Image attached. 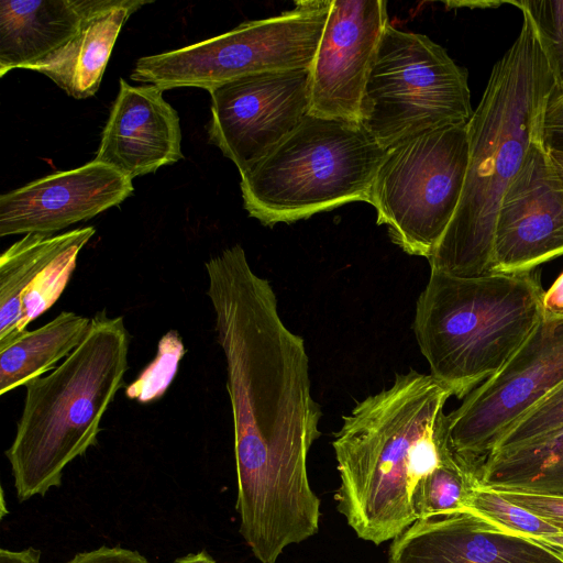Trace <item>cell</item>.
I'll list each match as a JSON object with an SVG mask.
<instances>
[{
	"label": "cell",
	"mask_w": 563,
	"mask_h": 563,
	"mask_svg": "<svg viewBox=\"0 0 563 563\" xmlns=\"http://www.w3.org/2000/svg\"><path fill=\"white\" fill-rule=\"evenodd\" d=\"M388 563H563V554L465 511L416 520L393 540Z\"/></svg>",
	"instance_id": "obj_16"
},
{
	"label": "cell",
	"mask_w": 563,
	"mask_h": 563,
	"mask_svg": "<svg viewBox=\"0 0 563 563\" xmlns=\"http://www.w3.org/2000/svg\"><path fill=\"white\" fill-rule=\"evenodd\" d=\"M121 316L91 318L80 344L49 374L30 380L4 454L20 503L59 487L65 467L98 442L100 422L129 368Z\"/></svg>",
	"instance_id": "obj_4"
},
{
	"label": "cell",
	"mask_w": 563,
	"mask_h": 563,
	"mask_svg": "<svg viewBox=\"0 0 563 563\" xmlns=\"http://www.w3.org/2000/svg\"><path fill=\"white\" fill-rule=\"evenodd\" d=\"M563 255V174L534 142L499 207L490 272L529 273Z\"/></svg>",
	"instance_id": "obj_12"
},
{
	"label": "cell",
	"mask_w": 563,
	"mask_h": 563,
	"mask_svg": "<svg viewBox=\"0 0 563 563\" xmlns=\"http://www.w3.org/2000/svg\"><path fill=\"white\" fill-rule=\"evenodd\" d=\"M475 486L563 496V427L534 441L492 452L476 473Z\"/></svg>",
	"instance_id": "obj_20"
},
{
	"label": "cell",
	"mask_w": 563,
	"mask_h": 563,
	"mask_svg": "<svg viewBox=\"0 0 563 563\" xmlns=\"http://www.w3.org/2000/svg\"><path fill=\"white\" fill-rule=\"evenodd\" d=\"M132 179L91 161L54 173L0 196V236L53 234L123 202Z\"/></svg>",
	"instance_id": "obj_14"
},
{
	"label": "cell",
	"mask_w": 563,
	"mask_h": 563,
	"mask_svg": "<svg viewBox=\"0 0 563 563\" xmlns=\"http://www.w3.org/2000/svg\"><path fill=\"white\" fill-rule=\"evenodd\" d=\"M383 0H332L310 67L309 114L357 123L383 32Z\"/></svg>",
	"instance_id": "obj_13"
},
{
	"label": "cell",
	"mask_w": 563,
	"mask_h": 563,
	"mask_svg": "<svg viewBox=\"0 0 563 563\" xmlns=\"http://www.w3.org/2000/svg\"><path fill=\"white\" fill-rule=\"evenodd\" d=\"M505 499L540 517L563 532V496L498 492Z\"/></svg>",
	"instance_id": "obj_27"
},
{
	"label": "cell",
	"mask_w": 563,
	"mask_h": 563,
	"mask_svg": "<svg viewBox=\"0 0 563 563\" xmlns=\"http://www.w3.org/2000/svg\"><path fill=\"white\" fill-rule=\"evenodd\" d=\"M332 0H300L279 15L247 21L223 34L139 58L131 78L167 90H210L243 76L310 69Z\"/></svg>",
	"instance_id": "obj_8"
},
{
	"label": "cell",
	"mask_w": 563,
	"mask_h": 563,
	"mask_svg": "<svg viewBox=\"0 0 563 563\" xmlns=\"http://www.w3.org/2000/svg\"><path fill=\"white\" fill-rule=\"evenodd\" d=\"M467 164L466 124L432 129L386 150L368 203L404 252L432 256L459 205Z\"/></svg>",
	"instance_id": "obj_9"
},
{
	"label": "cell",
	"mask_w": 563,
	"mask_h": 563,
	"mask_svg": "<svg viewBox=\"0 0 563 563\" xmlns=\"http://www.w3.org/2000/svg\"><path fill=\"white\" fill-rule=\"evenodd\" d=\"M548 151H549V154H550L554 165L563 174V152L555 151V150H549V148H548Z\"/></svg>",
	"instance_id": "obj_34"
},
{
	"label": "cell",
	"mask_w": 563,
	"mask_h": 563,
	"mask_svg": "<svg viewBox=\"0 0 563 563\" xmlns=\"http://www.w3.org/2000/svg\"><path fill=\"white\" fill-rule=\"evenodd\" d=\"M385 152L357 123L308 114L271 155L241 176L244 208L273 227L368 202Z\"/></svg>",
	"instance_id": "obj_6"
},
{
	"label": "cell",
	"mask_w": 563,
	"mask_h": 563,
	"mask_svg": "<svg viewBox=\"0 0 563 563\" xmlns=\"http://www.w3.org/2000/svg\"><path fill=\"white\" fill-rule=\"evenodd\" d=\"M563 427V385L517 421L493 450H504L542 438Z\"/></svg>",
	"instance_id": "obj_25"
},
{
	"label": "cell",
	"mask_w": 563,
	"mask_h": 563,
	"mask_svg": "<svg viewBox=\"0 0 563 563\" xmlns=\"http://www.w3.org/2000/svg\"><path fill=\"white\" fill-rule=\"evenodd\" d=\"M556 96L561 99H563V92H556Z\"/></svg>",
	"instance_id": "obj_35"
},
{
	"label": "cell",
	"mask_w": 563,
	"mask_h": 563,
	"mask_svg": "<svg viewBox=\"0 0 563 563\" xmlns=\"http://www.w3.org/2000/svg\"><path fill=\"white\" fill-rule=\"evenodd\" d=\"M205 268L232 410L239 532L261 563H276L319 530L307 459L322 412L305 341L282 320L271 283L243 247L223 250Z\"/></svg>",
	"instance_id": "obj_1"
},
{
	"label": "cell",
	"mask_w": 563,
	"mask_h": 563,
	"mask_svg": "<svg viewBox=\"0 0 563 563\" xmlns=\"http://www.w3.org/2000/svg\"><path fill=\"white\" fill-rule=\"evenodd\" d=\"M151 0H87L76 34L58 51L31 67L75 99L99 89L112 49L126 20Z\"/></svg>",
	"instance_id": "obj_18"
},
{
	"label": "cell",
	"mask_w": 563,
	"mask_h": 563,
	"mask_svg": "<svg viewBox=\"0 0 563 563\" xmlns=\"http://www.w3.org/2000/svg\"><path fill=\"white\" fill-rule=\"evenodd\" d=\"M175 563H217L216 560L206 551L189 553L175 560Z\"/></svg>",
	"instance_id": "obj_33"
},
{
	"label": "cell",
	"mask_w": 563,
	"mask_h": 563,
	"mask_svg": "<svg viewBox=\"0 0 563 563\" xmlns=\"http://www.w3.org/2000/svg\"><path fill=\"white\" fill-rule=\"evenodd\" d=\"M91 318L63 311L0 349V395L55 369L84 340Z\"/></svg>",
	"instance_id": "obj_21"
},
{
	"label": "cell",
	"mask_w": 563,
	"mask_h": 563,
	"mask_svg": "<svg viewBox=\"0 0 563 563\" xmlns=\"http://www.w3.org/2000/svg\"><path fill=\"white\" fill-rule=\"evenodd\" d=\"M180 158L179 117L164 99L163 90L120 79L95 161L133 179Z\"/></svg>",
	"instance_id": "obj_17"
},
{
	"label": "cell",
	"mask_w": 563,
	"mask_h": 563,
	"mask_svg": "<svg viewBox=\"0 0 563 563\" xmlns=\"http://www.w3.org/2000/svg\"><path fill=\"white\" fill-rule=\"evenodd\" d=\"M87 0L0 1V77L30 69L78 31Z\"/></svg>",
	"instance_id": "obj_19"
},
{
	"label": "cell",
	"mask_w": 563,
	"mask_h": 563,
	"mask_svg": "<svg viewBox=\"0 0 563 563\" xmlns=\"http://www.w3.org/2000/svg\"><path fill=\"white\" fill-rule=\"evenodd\" d=\"M212 144L244 175L271 155L310 112V69L264 71L209 90Z\"/></svg>",
	"instance_id": "obj_11"
},
{
	"label": "cell",
	"mask_w": 563,
	"mask_h": 563,
	"mask_svg": "<svg viewBox=\"0 0 563 563\" xmlns=\"http://www.w3.org/2000/svg\"><path fill=\"white\" fill-rule=\"evenodd\" d=\"M562 385L563 320L541 317L507 363L446 415L455 459L476 477L503 435Z\"/></svg>",
	"instance_id": "obj_10"
},
{
	"label": "cell",
	"mask_w": 563,
	"mask_h": 563,
	"mask_svg": "<svg viewBox=\"0 0 563 563\" xmlns=\"http://www.w3.org/2000/svg\"><path fill=\"white\" fill-rule=\"evenodd\" d=\"M93 227L29 233L0 256V349L47 311L65 290Z\"/></svg>",
	"instance_id": "obj_15"
},
{
	"label": "cell",
	"mask_w": 563,
	"mask_h": 563,
	"mask_svg": "<svg viewBox=\"0 0 563 563\" xmlns=\"http://www.w3.org/2000/svg\"><path fill=\"white\" fill-rule=\"evenodd\" d=\"M543 139L549 150L563 152V99L556 93L550 100L544 113Z\"/></svg>",
	"instance_id": "obj_29"
},
{
	"label": "cell",
	"mask_w": 563,
	"mask_h": 563,
	"mask_svg": "<svg viewBox=\"0 0 563 563\" xmlns=\"http://www.w3.org/2000/svg\"><path fill=\"white\" fill-rule=\"evenodd\" d=\"M0 563H41V551L32 547L21 551L2 548Z\"/></svg>",
	"instance_id": "obj_31"
},
{
	"label": "cell",
	"mask_w": 563,
	"mask_h": 563,
	"mask_svg": "<svg viewBox=\"0 0 563 563\" xmlns=\"http://www.w3.org/2000/svg\"><path fill=\"white\" fill-rule=\"evenodd\" d=\"M541 317L548 320H563V272L543 292Z\"/></svg>",
	"instance_id": "obj_30"
},
{
	"label": "cell",
	"mask_w": 563,
	"mask_h": 563,
	"mask_svg": "<svg viewBox=\"0 0 563 563\" xmlns=\"http://www.w3.org/2000/svg\"><path fill=\"white\" fill-rule=\"evenodd\" d=\"M539 274L460 277L431 271L413 332L430 375L463 399L494 376L541 319Z\"/></svg>",
	"instance_id": "obj_5"
},
{
	"label": "cell",
	"mask_w": 563,
	"mask_h": 563,
	"mask_svg": "<svg viewBox=\"0 0 563 563\" xmlns=\"http://www.w3.org/2000/svg\"><path fill=\"white\" fill-rule=\"evenodd\" d=\"M520 32L493 66L467 122L468 164L456 210L432 256L431 271L460 277L490 272L501 199L530 146L543 139V120L560 91L540 34L528 12Z\"/></svg>",
	"instance_id": "obj_3"
},
{
	"label": "cell",
	"mask_w": 563,
	"mask_h": 563,
	"mask_svg": "<svg viewBox=\"0 0 563 563\" xmlns=\"http://www.w3.org/2000/svg\"><path fill=\"white\" fill-rule=\"evenodd\" d=\"M529 13L547 49L563 92V0H525L512 2Z\"/></svg>",
	"instance_id": "obj_26"
},
{
	"label": "cell",
	"mask_w": 563,
	"mask_h": 563,
	"mask_svg": "<svg viewBox=\"0 0 563 563\" xmlns=\"http://www.w3.org/2000/svg\"><path fill=\"white\" fill-rule=\"evenodd\" d=\"M476 478L448 451L440 465L428 475L413 496L418 519L466 511V504Z\"/></svg>",
	"instance_id": "obj_22"
},
{
	"label": "cell",
	"mask_w": 563,
	"mask_h": 563,
	"mask_svg": "<svg viewBox=\"0 0 563 563\" xmlns=\"http://www.w3.org/2000/svg\"><path fill=\"white\" fill-rule=\"evenodd\" d=\"M451 391L430 374H397L388 388L357 402L332 442L339 512L376 545L417 520L413 496L450 451L444 406Z\"/></svg>",
	"instance_id": "obj_2"
},
{
	"label": "cell",
	"mask_w": 563,
	"mask_h": 563,
	"mask_svg": "<svg viewBox=\"0 0 563 563\" xmlns=\"http://www.w3.org/2000/svg\"><path fill=\"white\" fill-rule=\"evenodd\" d=\"M466 511L505 532L530 539L559 532L540 517L505 499L498 492L477 486H474L470 494Z\"/></svg>",
	"instance_id": "obj_23"
},
{
	"label": "cell",
	"mask_w": 563,
	"mask_h": 563,
	"mask_svg": "<svg viewBox=\"0 0 563 563\" xmlns=\"http://www.w3.org/2000/svg\"><path fill=\"white\" fill-rule=\"evenodd\" d=\"M542 544L549 545L550 548L561 552L563 554V532H553L538 537L533 539Z\"/></svg>",
	"instance_id": "obj_32"
},
{
	"label": "cell",
	"mask_w": 563,
	"mask_h": 563,
	"mask_svg": "<svg viewBox=\"0 0 563 563\" xmlns=\"http://www.w3.org/2000/svg\"><path fill=\"white\" fill-rule=\"evenodd\" d=\"M66 563H151L137 551L122 547H106L80 552Z\"/></svg>",
	"instance_id": "obj_28"
},
{
	"label": "cell",
	"mask_w": 563,
	"mask_h": 563,
	"mask_svg": "<svg viewBox=\"0 0 563 563\" xmlns=\"http://www.w3.org/2000/svg\"><path fill=\"white\" fill-rule=\"evenodd\" d=\"M185 353L181 336L176 330H169L158 341L153 361L126 386V397L141 404L159 399L172 384Z\"/></svg>",
	"instance_id": "obj_24"
},
{
	"label": "cell",
	"mask_w": 563,
	"mask_h": 563,
	"mask_svg": "<svg viewBox=\"0 0 563 563\" xmlns=\"http://www.w3.org/2000/svg\"><path fill=\"white\" fill-rule=\"evenodd\" d=\"M467 71L427 35L387 24L362 97L358 124L385 150L422 132L467 124Z\"/></svg>",
	"instance_id": "obj_7"
}]
</instances>
